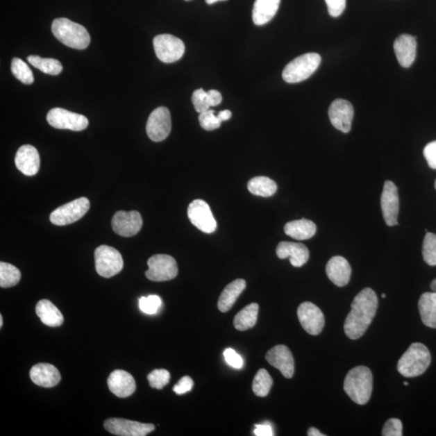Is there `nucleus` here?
Wrapping results in <instances>:
<instances>
[{"label":"nucleus","mask_w":436,"mask_h":436,"mask_svg":"<svg viewBox=\"0 0 436 436\" xmlns=\"http://www.w3.org/2000/svg\"><path fill=\"white\" fill-rule=\"evenodd\" d=\"M378 306V296L373 290L366 288L356 295L344 324V331L349 339H358L364 335L374 319Z\"/></svg>","instance_id":"1"},{"label":"nucleus","mask_w":436,"mask_h":436,"mask_svg":"<svg viewBox=\"0 0 436 436\" xmlns=\"http://www.w3.org/2000/svg\"><path fill=\"white\" fill-rule=\"evenodd\" d=\"M374 378L371 370L358 366L350 370L344 380V389L351 400L359 405H365L373 393Z\"/></svg>","instance_id":"2"},{"label":"nucleus","mask_w":436,"mask_h":436,"mask_svg":"<svg viewBox=\"0 0 436 436\" xmlns=\"http://www.w3.org/2000/svg\"><path fill=\"white\" fill-rule=\"evenodd\" d=\"M52 32L59 42L68 47L85 49L91 37L85 28L67 18H58L52 24Z\"/></svg>","instance_id":"3"},{"label":"nucleus","mask_w":436,"mask_h":436,"mask_svg":"<svg viewBox=\"0 0 436 436\" xmlns=\"http://www.w3.org/2000/svg\"><path fill=\"white\" fill-rule=\"evenodd\" d=\"M432 361L427 346L414 343L401 356L398 364V371L405 378H415L425 373Z\"/></svg>","instance_id":"4"},{"label":"nucleus","mask_w":436,"mask_h":436,"mask_svg":"<svg viewBox=\"0 0 436 436\" xmlns=\"http://www.w3.org/2000/svg\"><path fill=\"white\" fill-rule=\"evenodd\" d=\"M318 53H309L296 58L284 69L282 77L289 83H296L305 81L313 74L321 63Z\"/></svg>","instance_id":"5"},{"label":"nucleus","mask_w":436,"mask_h":436,"mask_svg":"<svg viewBox=\"0 0 436 436\" xmlns=\"http://www.w3.org/2000/svg\"><path fill=\"white\" fill-rule=\"evenodd\" d=\"M95 261L97 274L105 278H110L123 269L122 256L120 252L112 246L102 245L97 247Z\"/></svg>","instance_id":"6"},{"label":"nucleus","mask_w":436,"mask_h":436,"mask_svg":"<svg viewBox=\"0 0 436 436\" xmlns=\"http://www.w3.org/2000/svg\"><path fill=\"white\" fill-rule=\"evenodd\" d=\"M153 48L156 56L165 63L179 61L185 52V43L182 40L171 34H161L153 38Z\"/></svg>","instance_id":"7"},{"label":"nucleus","mask_w":436,"mask_h":436,"mask_svg":"<svg viewBox=\"0 0 436 436\" xmlns=\"http://www.w3.org/2000/svg\"><path fill=\"white\" fill-rule=\"evenodd\" d=\"M90 209V201L86 197L78 198L58 207L51 215V223L56 226H67L76 222L85 215Z\"/></svg>","instance_id":"8"},{"label":"nucleus","mask_w":436,"mask_h":436,"mask_svg":"<svg viewBox=\"0 0 436 436\" xmlns=\"http://www.w3.org/2000/svg\"><path fill=\"white\" fill-rule=\"evenodd\" d=\"M149 267L146 276L152 281L162 282L176 278L178 275L177 262L174 258L167 255H156L147 262Z\"/></svg>","instance_id":"9"},{"label":"nucleus","mask_w":436,"mask_h":436,"mask_svg":"<svg viewBox=\"0 0 436 436\" xmlns=\"http://www.w3.org/2000/svg\"><path fill=\"white\" fill-rule=\"evenodd\" d=\"M47 121L52 127L58 130L82 131L88 126V120L81 114L74 113L66 109L56 108L47 114Z\"/></svg>","instance_id":"10"},{"label":"nucleus","mask_w":436,"mask_h":436,"mask_svg":"<svg viewBox=\"0 0 436 436\" xmlns=\"http://www.w3.org/2000/svg\"><path fill=\"white\" fill-rule=\"evenodd\" d=\"M171 131L170 111L166 107H158L148 118L146 133L153 142H162L169 136Z\"/></svg>","instance_id":"11"},{"label":"nucleus","mask_w":436,"mask_h":436,"mask_svg":"<svg viewBox=\"0 0 436 436\" xmlns=\"http://www.w3.org/2000/svg\"><path fill=\"white\" fill-rule=\"evenodd\" d=\"M187 216L192 224L206 234H212L217 229L215 217L205 201H193L188 206Z\"/></svg>","instance_id":"12"},{"label":"nucleus","mask_w":436,"mask_h":436,"mask_svg":"<svg viewBox=\"0 0 436 436\" xmlns=\"http://www.w3.org/2000/svg\"><path fill=\"white\" fill-rule=\"evenodd\" d=\"M108 433L119 436H146L155 430V425L123 419H108L105 422Z\"/></svg>","instance_id":"13"},{"label":"nucleus","mask_w":436,"mask_h":436,"mask_svg":"<svg viewBox=\"0 0 436 436\" xmlns=\"http://www.w3.org/2000/svg\"><path fill=\"white\" fill-rule=\"evenodd\" d=\"M297 317L300 324L307 333L318 335L323 331L325 318L323 312L311 302H304L297 310Z\"/></svg>","instance_id":"14"},{"label":"nucleus","mask_w":436,"mask_h":436,"mask_svg":"<svg viewBox=\"0 0 436 436\" xmlns=\"http://www.w3.org/2000/svg\"><path fill=\"white\" fill-rule=\"evenodd\" d=\"M380 206L386 225L389 226L398 225L399 196L398 187L392 181L385 182Z\"/></svg>","instance_id":"15"},{"label":"nucleus","mask_w":436,"mask_h":436,"mask_svg":"<svg viewBox=\"0 0 436 436\" xmlns=\"http://www.w3.org/2000/svg\"><path fill=\"white\" fill-rule=\"evenodd\" d=\"M328 114L332 126L337 130L344 133L351 131L354 108L350 102L343 99L334 101L329 108Z\"/></svg>","instance_id":"16"},{"label":"nucleus","mask_w":436,"mask_h":436,"mask_svg":"<svg viewBox=\"0 0 436 436\" xmlns=\"http://www.w3.org/2000/svg\"><path fill=\"white\" fill-rule=\"evenodd\" d=\"M142 226V218L137 211H118L112 217V229L116 234L122 237L136 235Z\"/></svg>","instance_id":"17"},{"label":"nucleus","mask_w":436,"mask_h":436,"mask_svg":"<svg viewBox=\"0 0 436 436\" xmlns=\"http://www.w3.org/2000/svg\"><path fill=\"white\" fill-rule=\"evenodd\" d=\"M266 360L274 368L280 370L286 378H292L294 375L295 363L291 351L285 345H277L266 354Z\"/></svg>","instance_id":"18"},{"label":"nucleus","mask_w":436,"mask_h":436,"mask_svg":"<svg viewBox=\"0 0 436 436\" xmlns=\"http://www.w3.org/2000/svg\"><path fill=\"white\" fill-rule=\"evenodd\" d=\"M108 385L111 392L119 398L130 397L136 389L135 378L124 370H115L109 376Z\"/></svg>","instance_id":"19"},{"label":"nucleus","mask_w":436,"mask_h":436,"mask_svg":"<svg viewBox=\"0 0 436 436\" xmlns=\"http://www.w3.org/2000/svg\"><path fill=\"white\" fill-rule=\"evenodd\" d=\"M40 156L37 149L31 145H24L19 148L15 158L17 169L24 175L33 176L40 169Z\"/></svg>","instance_id":"20"},{"label":"nucleus","mask_w":436,"mask_h":436,"mask_svg":"<svg viewBox=\"0 0 436 436\" xmlns=\"http://www.w3.org/2000/svg\"><path fill=\"white\" fill-rule=\"evenodd\" d=\"M276 255L281 260L289 258L291 265L296 267L303 266L310 259V251L302 244L281 242L276 247Z\"/></svg>","instance_id":"21"},{"label":"nucleus","mask_w":436,"mask_h":436,"mask_svg":"<svg viewBox=\"0 0 436 436\" xmlns=\"http://www.w3.org/2000/svg\"><path fill=\"white\" fill-rule=\"evenodd\" d=\"M394 49L396 57L401 67L408 68L412 65L415 60L416 49H417L416 37L409 34H403L395 40Z\"/></svg>","instance_id":"22"},{"label":"nucleus","mask_w":436,"mask_h":436,"mask_svg":"<svg viewBox=\"0 0 436 436\" xmlns=\"http://www.w3.org/2000/svg\"><path fill=\"white\" fill-rule=\"evenodd\" d=\"M326 275L332 283L344 287L349 283L351 269L348 260L342 256H335L327 262Z\"/></svg>","instance_id":"23"},{"label":"nucleus","mask_w":436,"mask_h":436,"mask_svg":"<svg viewBox=\"0 0 436 436\" xmlns=\"http://www.w3.org/2000/svg\"><path fill=\"white\" fill-rule=\"evenodd\" d=\"M31 378L34 384L44 388H51L61 380L59 371L51 364H37L31 371Z\"/></svg>","instance_id":"24"},{"label":"nucleus","mask_w":436,"mask_h":436,"mask_svg":"<svg viewBox=\"0 0 436 436\" xmlns=\"http://www.w3.org/2000/svg\"><path fill=\"white\" fill-rule=\"evenodd\" d=\"M280 0H255L252 19L256 26H264L276 16Z\"/></svg>","instance_id":"25"},{"label":"nucleus","mask_w":436,"mask_h":436,"mask_svg":"<svg viewBox=\"0 0 436 436\" xmlns=\"http://www.w3.org/2000/svg\"><path fill=\"white\" fill-rule=\"evenodd\" d=\"M246 281L244 279H237L228 285L222 291L217 302L218 309L222 313L229 311L235 305L237 297L246 289Z\"/></svg>","instance_id":"26"},{"label":"nucleus","mask_w":436,"mask_h":436,"mask_svg":"<svg viewBox=\"0 0 436 436\" xmlns=\"http://www.w3.org/2000/svg\"><path fill=\"white\" fill-rule=\"evenodd\" d=\"M317 227L312 221L305 219L296 220L287 223L285 233L287 235L296 240H307L315 236Z\"/></svg>","instance_id":"27"},{"label":"nucleus","mask_w":436,"mask_h":436,"mask_svg":"<svg viewBox=\"0 0 436 436\" xmlns=\"http://www.w3.org/2000/svg\"><path fill=\"white\" fill-rule=\"evenodd\" d=\"M36 313L42 323L48 326L58 327L63 324L60 310L51 301H40L36 306Z\"/></svg>","instance_id":"28"},{"label":"nucleus","mask_w":436,"mask_h":436,"mask_svg":"<svg viewBox=\"0 0 436 436\" xmlns=\"http://www.w3.org/2000/svg\"><path fill=\"white\" fill-rule=\"evenodd\" d=\"M419 310L423 323L430 328H436V292H425L419 301Z\"/></svg>","instance_id":"29"},{"label":"nucleus","mask_w":436,"mask_h":436,"mask_svg":"<svg viewBox=\"0 0 436 436\" xmlns=\"http://www.w3.org/2000/svg\"><path fill=\"white\" fill-rule=\"evenodd\" d=\"M258 313H259V305L251 303L246 306L235 316L234 320L235 329L244 331L253 328L256 324Z\"/></svg>","instance_id":"30"},{"label":"nucleus","mask_w":436,"mask_h":436,"mask_svg":"<svg viewBox=\"0 0 436 436\" xmlns=\"http://www.w3.org/2000/svg\"><path fill=\"white\" fill-rule=\"evenodd\" d=\"M249 192L251 194L262 196L270 197L274 196L277 191V185L275 181L269 177L257 176L252 178L247 185Z\"/></svg>","instance_id":"31"},{"label":"nucleus","mask_w":436,"mask_h":436,"mask_svg":"<svg viewBox=\"0 0 436 436\" xmlns=\"http://www.w3.org/2000/svg\"><path fill=\"white\" fill-rule=\"evenodd\" d=\"M27 59L32 66L44 74L58 76L62 72V65L56 59L43 58L37 56H29Z\"/></svg>","instance_id":"32"},{"label":"nucleus","mask_w":436,"mask_h":436,"mask_svg":"<svg viewBox=\"0 0 436 436\" xmlns=\"http://www.w3.org/2000/svg\"><path fill=\"white\" fill-rule=\"evenodd\" d=\"M22 278L21 271L17 267L8 262H0V286L1 288H11L17 285Z\"/></svg>","instance_id":"33"},{"label":"nucleus","mask_w":436,"mask_h":436,"mask_svg":"<svg viewBox=\"0 0 436 436\" xmlns=\"http://www.w3.org/2000/svg\"><path fill=\"white\" fill-rule=\"evenodd\" d=\"M272 385H274V380L269 371L261 369L258 371L255 376L252 390L258 397L264 398L269 394Z\"/></svg>","instance_id":"34"},{"label":"nucleus","mask_w":436,"mask_h":436,"mask_svg":"<svg viewBox=\"0 0 436 436\" xmlns=\"http://www.w3.org/2000/svg\"><path fill=\"white\" fill-rule=\"evenodd\" d=\"M11 71L13 76L24 84H32L34 77L31 69L26 62L18 58H14L12 61Z\"/></svg>","instance_id":"35"},{"label":"nucleus","mask_w":436,"mask_h":436,"mask_svg":"<svg viewBox=\"0 0 436 436\" xmlns=\"http://www.w3.org/2000/svg\"><path fill=\"white\" fill-rule=\"evenodd\" d=\"M424 260L430 266H436V235L427 233L423 245Z\"/></svg>","instance_id":"36"},{"label":"nucleus","mask_w":436,"mask_h":436,"mask_svg":"<svg viewBox=\"0 0 436 436\" xmlns=\"http://www.w3.org/2000/svg\"><path fill=\"white\" fill-rule=\"evenodd\" d=\"M171 375L166 369H156L148 375L147 379L151 387L162 389L169 383Z\"/></svg>","instance_id":"37"},{"label":"nucleus","mask_w":436,"mask_h":436,"mask_svg":"<svg viewBox=\"0 0 436 436\" xmlns=\"http://www.w3.org/2000/svg\"><path fill=\"white\" fill-rule=\"evenodd\" d=\"M161 305V299L156 295L142 296L140 299V309L146 315H156Z\"/></svg>","instance_id":"38"},{"label":"nucleus","mask_w":436,"mask_h":436,"mask_svg":"<svg viewBox=\"0 0 436 436\" xmlns=\"http://www.w3.org/2000/svg\"><path fill=\"white\" fill-rule=\"evenodd\" d=\"M199 122L201 126L207 131L217 130L221 126V121L219 118L215 115L214 110H207L200 113Z\"/></svg>","instance_id":"39"},{"label":"nucleus","mask_w":436,"mask_h":436,"mask_svg":"<svg viewBox=\"0 0 436 436\" xmlns=\"http://www.w3.org/2000/svg\"><path fill=\"white\" fill-rule=\"evenodd\" d=\"M192 101L197 112L201 113L210 109V103L208 94L202 88L198 89L192 94Z\"/></svg>","instance_id":"40"},{"label":"nucleus","mask_w":436,"mask_h":436,"mask_svg":"<svg viewBox=\"0 0 436 436\" xmlns=\"http://www.w3.org/2000/svg\"><path fill=\"white\" fill-rule=\"evenodd\" d=\"M383 436H401L403 435V424L398 419H390L384 425L383 430Z\"/></svg>","instance_id":"41"},{"label":"nucleus","mask_w":436,"mask_h":436,"mask_svg":"<svg viewBox=\"0 0 436 436\" xmlns=\"http://www.w3.org/2000/svg\"><path fill=\"white\" fill-rule=\"evenodd\" d=\"M224 358L226 363L232 367V368L236 369H240L244 367V360L241 358V355L237 354L234 349H227L225 350Z\"/></svg>","instance_id":"42"},{"label":"nucleus","mask_w":436,"mask_h":436,"mask_svg":"<svg viewBox=\"0 0 436 436\" xmlns=\"http://www.w3.org/2000/svg\"><path fill=\"white\" fill-rule=\"evenodd\" d=\"M332 17H339L346 8V0H325Z\"/></svg>","instance_id":"43"},{"label":"nucleus","mask_w":436,"mask_h":436,"mask_svg":"<svg viewBox=\"0 0 436 436\" xmlns=\"http://www.w3.org/2000/svg\"><path fill=\"white\" fill-rule=\"evenodd\" d=\"M193 380L190 376H183L173 388L176 394L182 395L190 392L193 387Z\"/></svg>","instance_id":"44"},{"label":"nucleus","mask_w":436,"mask_h":436,"mask_svg":"<svg viewBox=\"0 0 436 436\" xmlns=\"http://www.w3.org/2000/svg\"><path fill=\"white\" fill-rule=\"evenodd\" d=\"M424 155L429 167L436 169V141L430 142L425 146Z\"/></svg>","instance_id":"45"},{"label":"nucleus","mask_w":436,"mask_h":436,"mask_svg":"<svg viewBox=\"0 0 436 436\" xmlns=\"http://www.w3.org/2000/svg\"><path fill=\"white\" fill-rule=\"evenodd\" d=\"M256 436H272L274 435V430L270 425H256L255 429Z\"/></svg>","instance_id":"46"},{"label":"nucleus","mask_w":436,"mask_h":436,"mask_svg":"<svg viewBox=\"0 0 436 436\" xmlns=\"http://www.w3.org/2000/svg\"><path fill=\"white\" fill-rule=\"evenodd\" d=\"M207 94L211 107L220 105L222 101V97L219 92L217 90H210L208 92Z\"/></svg>","instance_id":"47"},{"label":"nucleus","mask_w":436,"mask_h":436,"mask_svg":"<svg viewBox=\"0 0 436 436\" xmlns=\"http://www.w3.org/2000/svg\"><path fill=\"white\" fill-rule=\"evenodd\" d=\"M232 117V112L230 110H224L221 111L217 114V117L219 118V120L222 121H226L229 120Z\"/></svg>","instance_id":"48"},{"label":"nucleus","mask_w":436,"mask_h":436,"mask_svg":"<svg viewBox=\"0 0 436 436\" xmlns=\"http://www.w3.org/2000/svg\"><path fill=\"white\" fill-rule=\"evenodd\" d=\"M309 436H324L325 435L321 434L319 430L315 428H310L308 430V433H307Z\"/></svg>","instance_id":"49"},{"label":"nucleus","mask_w":436,"mask_h":436,"mask_svg":"<svg viewBox=\"0 0 436 436\" xmlns=\"http://www.w3.org/2000/svg\"><path fill=\"white\" fill-rule=\"evenodd\" d=\"M227 1V0H206L207 4L211 5L217 2Z\"/></svg>","instance_id":"50"},{"label":"nucleus","mask_w":436,"mask_h":436,"mask_svg":"<svg viewBox=\"0 0 436 436\" xmlns=\"http://www.w3.org/2000/svg\"><path fill=\"white\" fill-rule=\"evenodd\" d=\"M430 289H432L433 292H436V279L430 284Z\"/></svg>","instance_id":"51"},{"label":"nucleus","mask_w":436,"mask_h":436,"mask_svg":"<svg viewBox=\"0 0 436 436\" xmlns=\"http://www.w3.org/2000/svg\"><path fill=\"white\" fill-rule=\"evenodd\" d=\"M0 326H3V316L0 315Z\"/></svg>","instance_id":"52"},{"label":"nucleus","mask_w":436,"mask_h":436,"mask_svg":"<svg viewBox=\"0 0 436 436\" xmlns=\"http://www.w3.org/2000/svg\"><path fill=\"white\" fill-rule=\"evenodd\" d=\"M383 296V299H385V294H383V296Z\"/></svg>","instance_id":"53"},{"label":"nucleus","mask_w":436,"mask_h":436,"mask_svg":"<svg viewBox=\"0 0 436 436\" xmlns=\"http://www.w3.org/2000/svg\"><path fill=\"white\" fill-rule=\"evenodd\" d=\"M409 383H404V385H408Z\"/></svg>","instance_id":"54"},{"label":"nucleus","mask_w":436,"mask_h":436,"mask_svg":"<svg viewBox=\"0 0 436 436\" xmlns=\"http://www.w3.org/2000/svg\"><path fill=\"white\" fill-rule=\"evenodd\" d=\"M435 190H436V181L435 182Z\"/></svg>","instance_id":"55"},{"label":"nucleus","mask_w":436,"mask_h":436,"mask_svg":"<svg viewBox=\"0 0 436 436\" xmlns=\"http://www.w3.org/2000/svg\"><path fill=\"white\" fill-rule=\"evenodd\" d=\"M186 1H190V0H186Z\"/></svg>","instance_id":"56"}]
</instances>
